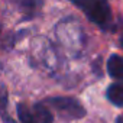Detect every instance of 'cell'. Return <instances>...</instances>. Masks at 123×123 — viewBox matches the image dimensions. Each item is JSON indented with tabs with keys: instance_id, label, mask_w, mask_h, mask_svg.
Masks as SVG:
<instances>
[{
	"instance_id": "1",
	"label": "cell",
	"mask_w": 123,
	"mask_h": 123,
	"mask_svg": "<svg viewBox=\"0 0 123 123\" xmlns=\"http://www.w3.org/2000/svg\"><path fill=\"white\" fill-rule=\"evenodd\" d=\"M70 2L84 13L90 22L103 31H116L117 25L113 22V13L109 0H70Z\"/></svg>"
},
{
	"instance_id": "2",
	"label": "cell",
	"mask_w": 123,
	"mask_h": 123,
	"mask_svg": "<svg viewBox=\"0 0 123 123\" xmlns=\"http://www.w3.org/2000/svg\"><path fill=\"white\" fill-rule=\"evenodd\" d=\"M43 103L48 104L51 109H54L61 119L65 120H77L86 116L84 106L74 97H65V96L48 97Z\"/></svg>"
},
{
	"instance_id": "3",
	"label": "cell",
	"mask_w": 123,
	"mask_h": 123,
	"mask_svg": "<svg viewBox=\"0 0 123 123\" xmlns=\"http://www.w3.org/2000/svg\"><path fill=\"white\" fill-rule=\"evenodd\" d=\"M9 2L25 16V19H33L39 16L42 9V0H9Z\"/></svg>"
},
{
	"instance_id": "4",
	"label": "cell",
	"mask_w": 123,
	"mask_h": 123,
	"mask_svg": "<svg viewBox=\"0 0 123 123\" xmlns=\"http://www.w3.org/2000/svg\"><path fill=\"white\" fill-rule=\"evenodd\" d=\"M107 73L111 78L123 83V56L111 54L107 59Z\"/></svg>"
},
{
	"instance_id": "5",
	"label": "cell",
	"mask_w": 123,
	"mask_h": 123,
	"mask_svg": "<svg viewBox=\"0 0 123 123\" xmlns=\"http://www.w3.org/2000/svg\"><path fill=\"white\" fill-rule=\"evenodd\" d=\"M107 100L116 106V107H123V83H113L107 87L106 91Z\"/></svg>"
},
{
	"instance_id": "6",
	"label": "cell",
	"mask_w": 123,
	"mask_h": 123,
	"mask_svg": "<svg viewBox=\"0 0 123 123\" xmlns=\"http://www.w3.org/2000/svg\"><path fill=\"white\" fill-rule=\"evenodd\" d=\"M33 114H35L38 123H52V120H54L52 111L43 101L33 104Z\"/></svg>"
},
{
	"instance_id": "7",
	"label": "cell",
	"mask_w": 123,
	"mask_h": 123,
	"mask_svg": "<svg viewBox=\"0 0 123 123\" xmlns=\"http://www.w3.org/2000/svg\"><path fill=\"white\" fill-rule=\"evenodd\" d=\"M16 109H18V117L20 123H38L33 111H31V109L25 103H19Z\"/></svg>"
},
{
	"instance_id": "8",
	"label": "cell",
	"mask_w": 123,
	"mask_h": 123,
	"mask_svg": "<svg viewBox=\"0 0 123 123\" xmlns=\"http://www.w3.org/2000/svg\"><path fill=\"white\" fill-rule=\"evenodd\" d=\"M7 91L5 87H0V116L6 123H15L9 116H7Z\"/></svg>"
},
{
	"instance_id": "9",
	"label": "cell",
	"mask_w": 123,
	"mask_h": 123,
	"mask_svg": "<svg viewBox=\"0 0 123 123\" xmlns=\"http://www.w3.org/2000/svg\"><path fill=\"white\" fill-rule=\"evenodd\" d=\"M117 33H119V41H120V46L123 48V20H119L117 28H116Z\"/></svg>"
},
{
	"instance_id": "10",
	"label": "cell",
	"mask_w": 123,
	"mask_h": 123,
	"mask_svg": "<svg viewBox=\"0 0 123 123\" xmlns=\"http://www.w3.org/2000/svg\"><path fill=\"white\" fill-rule=\"evenodd\" d=\"M117 123H123V117H117Z\"/></svg>"
},
{
	"instance_id": "11",
	"label": "cell",
	"mask_w": 123,
	"mask_h": 123,
	"mask_svg": "<svg viewBox=\"0 0 123 123\" xmlns=\"http://www.w3.org/2000/svg\"><path fill=\"white\" fill-rule=\"evenodd\" d=\"M0 31H2V28H0Z\"/></svg>"
}]
</instances>
